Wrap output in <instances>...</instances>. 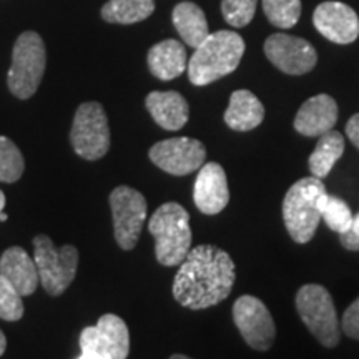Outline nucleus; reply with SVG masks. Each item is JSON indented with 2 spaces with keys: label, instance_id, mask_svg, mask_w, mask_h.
<instances>
[{
  "label": "nucleus",
  "instance_id": "5",
  "mask_svg": "<svg viewBox=\"0 0 359 359\" xmlns=\"http://www.w3.org/2000/svg\"><path fill=\"white\" fill-rule=\"evenodd\" d=\"M47 50L37 32H24L17 39L12 52V65L7 74V85L13 97L29 100L42 82Z\"/></svg>",
  "mask_w": 359,
  "mask_h": 359
},
{
  "label": "nucleus",
  "instance_id": "35",
  "mask_svg": "<svg viewBox=\"0 0 359 359\" xmlns=\"http://www.w3.org/2000/svg\"><path fill=\"white\" fill-rule=\"evenodd\" d=\"M0 222H7V213L6 212L0 213Z\"/></svg>",
  "mask_w": 359,
  "mask_h": 359
},
{
  "label": "nucleus",
  "instance_id": "14",
  "mask_svg": "<svg viewBox=\"0 0 359 359\" xmlns=\"http://www.w3.org/2000/svg\"><path fill=\"white\" fill-rule=\"evenodd\" d=\"M316 30L331 42L346 45L359 37V17L343 2H323L313 13Z\"/></svg>",
  "mask_w": 359,
  "mask_h": 359
},
{
  "label": "nucleus",
  "instance_id": "22",
  "mask_svg": "<svg viewBox=\"0 0 359 359\" xmlns=\"http://www.w3.org/2000/svg\"><path fill=\"white\" fill-rule=\"evenodd\" d=\"M318 138L320 140H318L313 154L308 158V167L313 177L323 180L330 175L336 161L343 156L344 137L336 130H330V132Z\"/></svg>",
  "mask_w": 359,
  "mask_h": 359
},
{
  "label": "nucleus",
  "instance_id": "19",
  "mask_svg": "<svg viewBox=\"0 0 359 359\" xmlns=\"http://www.w3.org/2000/svg\"><path fill=\"white\" fill-rule=\"evenodd\" d=\"M147 62L151 75L158 80L168 82L177 79L188 67L185 45L173 39L163 40L148 50Z\"/></svg>",
  "mask_w": 359,
  "mask_h": 359
},
{
  "label": "nucleus",
  "instance_id": "4",
  "mask_svg": "<svg viewBox=\"0 0 359 359\" xmlns=\"http://www.w3.org/2000/svg\"><path fill=\"white\" fill-rule=\"evenodd\" d=\"M148 231L155 238V258L163 266H180L191 246L190 215L177 201L163 203L150 217Z\"/></svg>",
  "mask_w": 359,
  "mask_h": 359
},
{
  "label": "nucleus",
  "instance_id": "2",
  "mask_svg": "<svg viewBox=\"0 0 359 359\" xmlns=\"http://www.w3.org/2000/svg\"><path fill=\"white\" fill-rule=\"evenodd\" d=\"M245 53V40L231 30L210 34L188 60V79L196 87L217 82L235 72Z\"/></svg>",
  "mask_w": 359,
  "mask_h": 359
},
{
  "label": "nucleus",
  "instance_id": "30",
  "mask_svg": "<svg viewBox=\"0 0 359 359\" xmlns=\"http://www.w3.org/2000/svg\"><path fill=\"white\" fill-rule=\"evenodd\" d=\"M339 243L349 251H359V213L354 215L351 228L339 235Z\"/></svg>",
  "mask_w": 359,
  "mask_h": 359
},
{
  "label": "nucleus",
  "instance_id": "24",
  "mask_svg": "<svg viewBox=\"0 0 359 359\" xmlns=\"http://www.w3.org/2000/svg\"><path fill=\"white\" fill-rule=\"evenodd\" d=\"M269 24L280 29H291L302 17V0H262Z\"/></svg>",
  "mask_w": 359,
  "mask_h": 359
},
{
  "label": "nucleus",
  "instance_id": "7",
  "mask_svg": "<svg viewBox=\"0 0 359 359\" xmlns=\"http://www.w3.org/2000/svg\"><path fill=\"white\" fill-rule=\"evenodd\" d=\"M79 250L72 245L57 248L47 235L34 238V262L40 285L50 296H60L74 283L79 269Z\"/></svg>",
  "mask_w": 359,
  "mask_h": 359
},
{
  "label": "nucleus",
  "instance_id": "17",
  "mask_svg": "<svg viewBox=\"0 0 359 359\" xmlns=\"http://www.w3.org/2000/svg\"><path fill=\"white\" fill-rule=\"evenodd\" d=\"M0 275L22 296H30L35 293L39 286V269L34 258L20 246H11L4 251L0 258Z\"/></svg>",
  "mask_w": 359,
  "mask_h": 359
},
{
  "label": "nucleus",
  "instance_id": "6",
  "mask_svg": "<svg viewBox=\"0 0 359 359\" xmlns=\"http://www.w3.org/2000/svg\"><path fill=\"white\" fill-rule=\"evenodd\" d=\"M296 309L304 326L323 346L334 348L341 339V325L333 296L321 285H304L296 293Z\"/></svg>",
  "mask_w": 359,
  "mask_h": 359
},
{
  "label": "nucleus",
  "instance_id": "20",
  "mask_svg": "<svg viewBox=\"0 0 359 359\" xmlns=\"http://www.w3.org/2000/svg\"><path fill=\"white\" fill-rule=\"evenodd\" d=\"M264 118V107L250 90L231 93L230 105L224 111V123L235 132H250L259 127Z\"/></svg>",
  "mask_w": 359,
  "mask_h": 359
},
{
  "label": "nucleus",
  "instance_id": "23",
  "mask_svg": "<svg viewBox=\"0 0 359 359\" xmlns=\"http://www.w3.org/2000/svg\"><path fill=\"white\" fill-rule=\"evenodd\" d=\"M155 11V0H109L102 7L103 20L130 25L148 19Z\"/></svg>",
  "mask_w": 359,
  "mask_h": 359
},
{
  "label": "nucleus",
  "instance_id": "18",
  "mask_svg": "<svg viewBox=\"0 0 359 359\" xmlns=\"http://www.w3.org/2000/svg\"><path fill=\"white\" fill-rule=\"evenodd\" d=\"M147 110L150 111L151 118L161 128L177 132L183 128L190 116V107L182 93L173 92H151L145 100Z\"/></svg>",
  "mask_w": 359,
  "mask_h": 359
},
{
  "label": "nucleus",
  "instance_id": "8",
  "mask_svg": "<svg viewBox=\"0 0 359 359\" xmlns=\"http://www.w3.org/2000/svg\"><path fill=\"white\" fill-rule=\"evenodd\" d=\"M70 143L75 154L83 160L95 161L107 155L110 148V128L100 103L87 102L79 107L70 130Z\"/></svg>",
  "mask_w": 359,
  "mask_h": 359
},
{
  "label": "nucleus",
  "instance_id": "34",
  "mask_svg": "<svg viewBox=\"0 0 359 359\" xmlns=\"http://www.w3.org/2000/svg\"><path fill=\"white\" fill-rule=\"evenodd\" d=\"M170 359H191L185 356V354H173V356H170Z\"/></svg>",
  "mask_w": 359,
  "mask_h": 359
},
{
  "label": "nucleus",
  "instance_id": "21",
  "mask_svg": "<svg viewBox=\"0 0 359 359\" xmlns=\"http://www.w3.org/2000/svg\"><path fill=\"white\" fill-rule=\"evenodd\" d=\"M172 20L175 29L188 47H200L210 35L205 12L193 2H182L173 8Z\"/></svg>",
  "mask_w": 359,
  "mask_h": 359
},
{
  "label": "nucleus",
  "instance_id": "26",
  "mask_svg": "<svg viewBox=\"0 0 359 359\" xmlns=\"http://www.w3.org/2000/svg\"><path fill=\"white\" fill-rule=\"evenodd\" d=\"M321 218L325 219L330 230L338 233V235H343L351 228L354 215L351 213V208H349L346 201L327 193L321 206Z\"/></svg>",
  "mask_w": 359,
  "mask_h": 359
},
{
  "label": "nucleus",
  "instance_id": "33",
  "mask_svg": "<svg viewBox=\"0 0 359 359\" xmlns=\"http://www.w3.org/2000/svg\"><path fill=\"white\" fill-rule=\"evenodd\" d=\"M4 208H6V195H4V191L0 190V213L4 212Z\"/></svg>",
  "mask_w": 359,
  "mask_h": 359
},
{
  "label": "nucleus",
  "instance_id": "12",
  "mask_svg": "<svg viewBox=\"0 0 359 359\" xmlns=\"http://www.w3.org/2000/svg\"><path fill=\"white\" fill-rule=\"evenodd\" d=\"M151 163L173 177H185L205 165L206 148L200 140L188 137L168 138L155 143L148 151Z\"/></svg>",
  "mask_w": 359,
  "mask_h": 359
},
{
  "label": "nucleus",
  "instance_id": "16",
  "mask_svg": "<svg viewBox=\"0 0 359 359\" xmlns=\"http://www.w3.org/2000/svg\"><path fill=\"white\" fill-rule=\"evenodd\" d=\"M338 122V103L333 97L320 93L308 98L294 116L296 132L304 137H321Z\"/></svg>",
  "mask_w": 359,
  "mask_h": 359
},
{
  "label": "nucleus",
  "instance_id": "32",
  "mask_svg": "<svg viewBox=\"0 0 359 359\" xmlns=\"http://www.w3.org/2000/svg\"><path fill=\"white\" fill-rule=\"evenodd\" d=\"M6 349H7V338L6 334H4V331L0 330V356H4Z\"/></svg>",
  "mask_w": 359,
  "mask_h": 359
},
{
  "label": "nucleus",
  "instance_id": "11",
  "mask_svg": "<svg viewBox=\"0 0 359 359\" xmlns=\"http://www.w3.org/2000/svg\"><path fill=\"white\" fill-rule=\"evenodd\" d=\"M233 321L250 348L268 351L276 338L271 313L257 296L243 294L233 304Z\"/></svg>",
  "mask_w": 359,
  "mask_h": 359
},
{
  "label": "nucleus",
  "instance_id": "13",
  "mask_svg": "<svg viewBox=\"0 0 359 359\" xmlns=\"http://www.w3.org/2000/svg\"><path fill=\"white\" fill-rule=\"evenodd\" d=\"M263 48L268 60L288 75H304L316 67L318 53L313 45L294 35H269Z\"/></svg>",
  "mask_w": 359,
  "mask_h": 359
},
{
  "label": "nucleus",
  "instance_id": "15",
  "mask_svg": "<svg viewBox=\"0 0 359 359\" xmlns=\"http://www.w3.org/2000/svg\"><path fill=\"white\" fill-rule=\"evenodd\" d=\"M193 201L198 212L208 217L222 213L230 201L228 178L223 167L217 161L205 163L195 180Z\"/></svg>",
  "mask_w": 359,
  "mask_h": 359
},
{
  "label": "nucleus",
  "instance_id": "31",
  "mask_svg": "<svg viewBox=\"0 0 359 359\" xmlns=\"http://www.w3.org/2000/svg\"><path fill=\"white\" fill-rule=\"evenodd\" d=\"M346 135L351 143L359 150V114L353 115L346 123Z\"/></svg>",
  "mask_w": 359,
  "mask_h": 359
},
{
  "label": "nucleus",
  "instance_id": "9",
  "mask_svg": "<svg viewBox=\"0 0 359 359\" xmlns=\"http://www.w3.org/2000/svg\"><path fill=\"white\" fill-rule=\"evenodd\" d=\"M79 359H127L130 353L128 326L116 314L100 316L95 326L83 327L80 333Z\"/></svg>",
  "mask_w": 359,
  "mask_h": 359
},
{
  "label": "nucleus",
  "instance_id": "1",
  "mask_svg": "<svg viewBox=\"0 0 359 359\" xmlns=\"http://www.w3.org/2000/svg\"><path fill=\"white\" fill-rule=\"evenodd\" d=\"M236 280V266L226 251L198 245L188 251L173 280V298L193 311L217 306L228 298Z\"/></svg>",
  "mask_w": 359,
  "mask_h": 359
},
{
  "label": "nucleus",
  "instance_id": "29",
  "mask_svg": "<svg viewBox=\"0 0 359 359\" xmlns=\"http://www.w3.org/2000/svg\"><path fill=\"white\" fill-rule=\"evenodd\" d=\"M341 330L351 339L359 341V296L344 311L343 321H341Z\"/></svg>",
  "mask_w": 359,
  "mask_h": 359
},
{
  "label": "nucleus",
  "instance_id": "27",
  "mask_svg": "<svg viewBox=\"0 0 359 359\" xmlns=\"http://www.w3.org/2000/svg\"><path fill=\"white\" fill-rule=\"evenodd\" d=\"M24 316V303L22 294L0 275V320L19 321Z\"/></svg>",
  "mask_w": 359,
  "mask_h": 359
},
{
  "label": "nucleus",
  "instance_id": "3",
  "mask_svg": "<svg viewBox=\"0 0 359 359\" xmlns=\"http://www.w3.org/2000/svg\"><path fill=\"white\" fill-rule=\"evenodd\" d=\"M327 195L325 183L316 177L298 180L283 200V222L294 243H309L321 222V206Z\"/></svg>",
  "mask_w": 359,
  "mask_h": 359
},
{
  "label": "nucleus",
  "instance_id": "25",
  "mask_svg": "<svg viewBox=\"0 0 359 359\" xmlns=\"http://www.w3.org/2000/svg\"><path fill=\"white\" fill-rule=\"evenodd\" d=\"M25 170V160L19 147L11 138L0 135V182H19Z\"/></svg>",
  "mask_w": 359,
  "mask_h": 359
},
{
  "label": "nucleus",
  "instance_id": "28",
  "mask_svg": "<svg viewBox=\"0 0 359 359\" xmlns=\"http://www.w3.org/2000/svg\"><path fill=\"white\" fill-rule=\"evenodd\" d=\"M258 0H223V19L231 27H246L253 20Z\"/></svg>",
  "mask_w": 359,
  "mask_h": 359
},
{
  "label": "nucleus",
  "instance_id": "10",
  "mask_svg": "<svg viewBox=\"0 0 359 359\" xmlns=\"http://www.w3.org/2000/svg\"><path fill=\"white\" fill-rule=\"evenodd\" d=\"M114 233L118 246L125 251L133 250L140 240L143 223L147 219V200L132 187H116L110 193Z\"/></svg>",
  "mask_w": 359,
  "mask_h": 359
}]
</instances>
